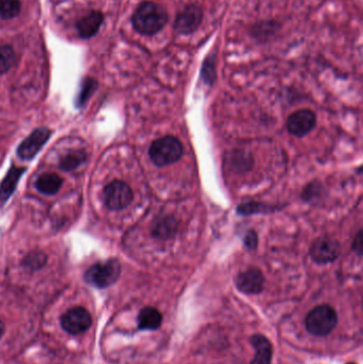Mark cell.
<instances>
[{
    "label": "cell",
    "instance_id": "cell-1",
    "mask_svg": "<svg viewBox=\"0 0 363 364\" xmlns=\"http://www.w3.org/2000/svg\"><path fill=\"white\" fill-rule=\"evenodd\" d=\"M169 22V14L162 6L153 1L140 3L132 15L133 28L142 35L159 33Z\"/></svg>",
    "mask_w": 363,
    "mask_h": 364
},
{
    "label": "cell",
    "instance_id": "cell-2",
    "mask_svg": "<svg viewBox=\"0 0 363 364\" xmlns=\"http://www.w3.org/2000/svg\"><path fill=\"white\" fill-rule=\"evenodd\" d=\"M149 158L159 168L178 162L183 155V143L173 136H165L151 143L148 150Z\"/></svg>",
    "mask_w": 363,
    "mask_h": 364
},
{
    "label": "cell",
    "instance_id": "cell-3",
    "mask_svg": "<svg viewBox=\"0 0 363 364\" xmlns=\"http://www.w3.org/2000/svg\"><path fill=\"white\" fill-rule=\"evenodd\" d=\"M338 325V315L330 305H320L314 308L306 317L308 333L316 337H325L332 333Z\"/></svg>",
    "mask_w": 363,
    "mask_h": 364
},
{
    "label": "cell",
    "instance_id": "cell-4",
    "mask_svg": "<svg viewBox=\"0 0 363 364\" xmlns=\"http://www.w3.org/2000/svg\"><path fill=\"white\" fill-rule=\"evenodd\" d=\"M121 271H122V267H121L120 262L116 259H111V260L92 265L86 271L84 280L93 287L106 289L118 280Z\"/></svg>",
    "mask_w": 363,
    "mask_h": 364
},
{
    "label": "cell",
    "instance_id": "cell-5",
    "mask_svg": "<svg viewBox=\"0 0 363 364\" xmlns=\"http://www.w3.org/2000/svg\"><path fill=\"white\" fill-rule=\"evenodd\" d=\"M133 192L124 181L114 180L104 190V202L107 208L120 211L127 208L132 203Z\"/></svg>",
    "mask_w": 363,
    "mask_h": 364
},
{
    "label": "cell",
    "instance_id": "cell-6",
    "mask_svg": "<svg viewBox=\"0 0 363 364\" xmlns=\"http://www.w3.org/2000/svg\"><path fill=\"white\" fill-rule=\"evenodd\" d=\"M203 9L196 3H190L177 14L174 22V30L178 34H192L201 27L203 22Z\"/></svg>",
    "mask_w": 363,
    "mask_h": 364
},
{
    "label": "cell",
    "instance_id": "cell-7",
    "mask_svg": "<svg viewBox=\"0 0 363 364\" xmlns=\"http://www.w3.org/2000/svg\"><path fill=\"white\" fill-rule=\"evenodd\" d=\"M92 315L82 307H75L66 311L61 317V326L65 333L72 335H82L90 329Z\"/></svg>",
    "mask_w": 363,
    "mask_h": 364
},
{
    "label": "cell",
    "instance_id": "cell-8",
    "mask_svg": "<svg viewBox=\"0 0 363 364\" xmlns=\"http://www.w3.org/2000/svg\"><path fill=\"white\" fill-rule=\"evenodd\" d=\"M310 257L318 264H328L334 262L341 255V245L338 241L327 237L316 239L309 251Z\"/></svg>",
    "mask_w": 363,
    "mask_h": 364
},
{
    "label": "cell",
    "instance_id": "cell-9",
    "mask_svg": "<svg viewBox=\"0 0 363 364\" xmlns=\"http://www.w3.org/2000/svg\"><path fill=\"white\" fill-rule=\"evenodd\" d=\"M318 118L309 109H300L292 113L286 120V129L292 136L302 138L307 136L316 127Z\"/></svg>",
    "mask_w": 363,
    "mask_h": 364
},
{
    "label": "cell",
    "instance_id": "cell-10",
    "mask_svg": "<svg viewBox=\"0 0 363 364\" xmlns=\"http://www.w3.org/2000/svg\"><path fill=\"white\" fill-rule=\"evenodd\" d=\"M52 136V132L48 128H38L33 130L29 136L25 139L18 146L17 155L22 160H31L39 154L48 139Z\"/></svg>",
    "mask_w": 363,
    "mask_h": 364
},
{
    "label": "cell",
    "instance_id": "cell-11",
    "mask_svg": "<svg viewBox=\"0 0 363 364\" xmlns=\"http://www.w3.org/2000/svg\"><path fill=\"white\" fill-rule=\"evenodd\" d=\"M264 283H265V278L263 273L257 267H251L241 271L235 277V285L238 290L245 294H259L263 291Z\"/></svg>",
    "mask_w": 363,
    "mask_h": 364
},
{
    "label": "cell",
    "instance_id": "cell-12",
    "mask_svg": "<svg viewBox=\"0 0 363 364\" xmlns=\"http://www.w3.org/2000/svg\"><path fill=\"white\" fill-rule=\"evenodd\" d=\"M251 343L256 349L255 358L251 364H271L273 357V345L268 338L255 335L251 338Z\"/></svg>",
    "mask_w": 363,
    "mask_h": 364
},
{
    "label": "cell",
    "instance_id": "cell-13",
    "mask_svg": "<svg viewBox=\"0 0 363 364\" xmlns=\"http://www.w3.org/2000/svg\"><path fill=\"white\" fill-rule=\"evenodd\" d=\"M25 171V168H17L15 166L10 168L7 176L5 177L3 182L0 184V207H3L8 202V199L12 196L16 187H17L18 181L23 176Z\"/></svg>",
    "mask_w": 363,
    "mask_h": 364
},
{
    "label": "cell",
    "instance_id": "cell-14",
    "mask_svg": "<svg viewBox=\"0 0 363 364\" xmlns=\"http://www.w3.org/2000/svg\"><path fill=\"white\" fill-rule=\"evenodd\" d=\"M177 229H178V222L176 219L171 215H165L157 219L156 222L153 225L151 235L160 240H169L176 235Z\"/></svg>",
    "mask_w": 363,
    "mask_h": 364
},
{
    "label": "cell",
    "instance_id": "cell-15",
    "mask_svg": "<svg viewBox=\"0 0 363 364\" xmlns=\"http://www.w3.org/2000/svg\"><path fill=\"white\" fill-rule=\"evenodd\" d=\"M104 22V15L100 11H92L84 16L77 23V29L79 35L84 39H88L98 33Z\"/></svg>",
    "mask_w": 363,
    "mask_h": 364
},
{
    "label": "cell",
    "instance_id": "cell-16",
    "mask_svg": "<svg viewBox=\"0 0 363 364\" xmlns=\"http://www.w3.org/2000/svg\"><path fill=\"white\" fill-rule=\"evenodd\" d=\"M163 317L160 311L154 307H145L138 315V326L140 331H154L160 329Z\"/></svg>",
    "mask_w": 363,
    "mask_h": 364
},
{
    "label": "cell",
    "instance_id": "cell-17",
    "mask_svg": "<svg viewBox=\"0 0 363 364\" xmlns=\"http://www.w3.org/2000/svg\"><path fill=\"white\" fill-rule=\"evenodd\" d=\"M36 189L45 195H54L58 193L62 187V179L56 174L46 173L41 175L36 182Z\"/></svg>",
    "mask_w": 363,
    "mask_h": 364
},
{
    "label": "cell",
    "instance_id": "cell-18",
    "mask_svg": "<svg viewBox=\"0 0 363 364\" xmlns=\"http://www.w3.org/2000/svg\"><path fill=\"white\" fill-rule=\"evenodd\" d=\"M278 31V24L273 21L260 22L252 27V35L258 41H268Z\"/></svg>",
    "mask_w": 363,
    "mask_h": 364
},
{
    "label": "cell",
    "instance_id": "cell-19",
    "mask_svg": "<svg viewBox=\"0 0 363 364\" xmlns=\"http://www.w3.org/2000/svg\"><path fill=\"white\" fill-rule=\"evenodd\" d=\"M277 209V206H272V205L259 202H249L240 205L238 207L237 212L241 215L260 214V213L268 214V213L275 212Z\"/></svg>",
    "mask_w": 363,
    "mask_h": 364
},
{
    "label": "cell",
    "instance_id": "cell-20",
    "mask_svg": "<svg viewBox=\"0 0 363 364\" xmlns=\"http://www.w3.org/2000/svg\"><path fill=\"white\" fill-rule=\"evenodd\" d=\"M21 12V0H0V18L11 19Z\"/></svg>",
    "mask_w": 363,
    "mask_h": 364
},
{
    "label": "cell",
    "instance_id": "cell-21",
    "mask_svg": "<svg viewBox=\"0 0 363 364\" xmlns=\"http://www.w3.org/2000/svg\"><path fill=\"white\" fill-rule=\"evenodd\" d=\"M15 59V52L11 46H0V75L7 72L13 66Z\"/></svg>",
    "mask_w": 363,
    "mask_h": 364
},
{
    "label": "cell",
    "instance_id": "cell-22",
    "mask_svg": "<svg viewBox=\"0 0 363 364\" xmlns=\"http://www.w3.org/2000/svg\"><path fill=\"white\" fill-rule=\"evenodd\" d=\"M86 161V155L82 152H70L60 161V168L64 171H72L77 168Z\"/></svg>",
    "mask_w": 363,
    "mask_h": 364
},
{
    "label": "cell",
    "instance_id": "cell-23",
    "mask_svg": "<svg viewBox=\"0 0 363 364\" xmlns=\"http://www.w3.org/2000/svg\"><path fill=\"white\" fill-rule=\"evenodd\" d=\"M201 79L207 86H213L217 80V70H215V57L210 56L203 61L201 68Z\"/></svg>",
    "mask_w": 363,
    "mask_h": 364
},
{
    "label": "cell",
    "instance_id": "cell-24",
    "mask_svg": "<svg viewBox=\"0 0 363 364\" xmlns=\"http://www.w3.org/2000/svg\"><path fill=\"white\" fill-rule=\"evenodd\" d=\"M324 188H323V186L320 182L314 181V182L308 184V186L302 190V200L307 203H314L316 200L320 202V199L322 198V194L324 193Z\"/></svg>",
    "mask_w": 363,
    "mask_h": 364
},
{
    "label": "cell",
    "instance_id": "cell-25",
    "mask_svg": "<svg viewBox=\"0 0 363 364\" xmlns=\"http://www.w3.org/2000/svg\"><path fill=\"white\" fill-rule=\"evenodd\" d=\"M46 256L42 253H33L29 256L26 257L24 260V267L29 271H36L42 269L45 265Z\"/></svg>",
    "mask_w": 363,
    "mask_h": 364
},
{
    "label": "cell",
    "instance_id": "cell-26",
    "mask_svg": "<svg viewBox=\"0 0 363 364\" xmlns=\"http://www.w3.org/2000/svg\"><path fill=\"white\" fill-rule=\"evenodd\" d=\"M95 88H96V82L93 81V80H88V81L84 84L82 93H80L79 97H78V106H82L88 102V98H90V96L92 95L93 92H94Z\"/></svg>",
    "mask_w": 363,
    "mask_h": 364
},
{
    "label": "cell",
    "instance_id": "cell-27",
    "mask_svg": "<svg viewBox=\"0 0 363 364\" xmlns=\"http://www.w3.org/2000/svg\"><path fill=\"white\" fill-rule=\"evenodd\" d=\"M244 244L251 251H255L258 246V235L255 230H248L244 237Z\"/></svg>",
    "mask_w": 363,
    "mask_h": 364
},
{
    "label": "cell",
    "instance_id": "cell-28",
    "mask_svg": "<svg viewBox=\"0 0 363 364\" xmlns=\"http://www.w3.org/2000/svg\"><path fill=\"white\" fill-rule=\"evenodd\" d=\"M352 249L353 251L358 253L359 256L362 255V232H361V230H359L358 233H357L356 238H355L354 242H353Z\"/></svg>",
    "mask_w": 363,
    "mask_h": 364
},
{
    "label": "cell",
    "instance_id": "cell-29",
    "mask_svg": "<svg viewBox=\"0 0 363 364\" xmlns=\"http://www.w3.org/2000/svg\"><path fill=\"white\" fill-rule=\"evenodd\" d=\"M5 324H3V322L0 319V339H1V337H3V333H5Z\"/></svg>",
    "mask_w": 363,
    "mask_h": 364
},
{
    "label": "cell",
    "instance_id": "cell-30",
    "mask_svg": "<svg viewBox=\"0 0 363 364\" xmlns=\"http://www.w3.org/2000/svg\"><path fill=\"white\" fill-rule=\"evenodd\" d=\"M348 364H357V363H353V362H350V363H348Z\"/></svg>",
    "mask_w": 363,
    "mask_h": 364
}]
</instances>
